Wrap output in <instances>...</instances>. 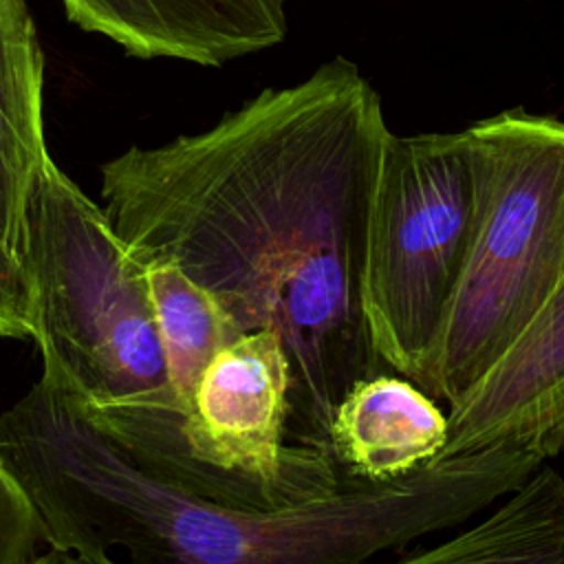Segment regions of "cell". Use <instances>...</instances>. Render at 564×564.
<instances>
[{
  "instance_id": "cell-9",
  "label": "cell",
  "mask_w": 564,
  "mask_h": 564,
  "mask_svg": "<svg viewBox=\"0 0 564 564\" xmlns=\"http://www.w3.org/2000/svg\"><path fill=\"white\" fill-rule=\"evenodd\" d=\"M44 57L26 0H0V223L24 238L29 192L48 154Z\"/></svg>"
},
{
  "instance_id": "cell-14",
  "label": "cell",
  "mask_w": 564,
  "mask_h": 564,
  "mask_svg": "<svg viewBox=\"0 0 564 564\" xmlns=\"http://www.w3.org/2000/svg\"><path fill=\"white\" fill-rule=\"evenodd\" d=\"M29 564H104V562H95V560H88V557L77 555V553L51 549L48 553L37 555V557H35L33 562H29Z\"/></svg>"
},
{
  "instance_id": "cell-10",
  "label": "cell",
  "mask_w": 564,
  "mask_h": 564,
  "mask_svg": "<svg viewBox=\"0 0 564 564\" xmlns=\"http://www.w3.org/2000/svg\"><path fill=\"white\" fill-rule=\"evenodd\" d=\"M392 564H564V476L540 465L478 522Z\"/></svg>"
},
{
  "instance_id": "cell-4",
  "label": "cell",
  "mask_w": 564,
  "mask_h": 564,
  "mask_svg": "<svg viewBox=\"0 0 564 564\" xmlns=\"http://www.w3.org/2000/svg\"><path fill=\"white\" fill-rule=\"evenodd\" d=\"M476 216V167L463 132H390L372 189L361 308L386 368L425 388Z\"/></svg>"
},
{
  "instance_id": "cell-8",
  "label": "cell",
  "mask_w": 564,
  "mask_h": 564,
  "mask_svg": "<svg viewBox=\"0 0 564 564\" xmlns=\"http://www.w3.org/2000/svg\"><path fill=\"white\" fill-rule=\"evenodd\" d=\"M447 443V412L401 375L359 379L337 403L328 445L348 480L386 482L436 460Z\"/></svg>"
},
{
  "instance_id": "cell-11",
  "label": "cell",
  "mask_w": 564,
  "mask_h": 564,
  "mask_svg": "<svg viewBox=\"0 0 564 564\" xmlns=\"http://www.w3.org/2000/svg\"><path fill=\"white\" fill-rule=\"evenodd\" d=\"M178 416L209 361L240 333L220 304L172 264H143Z\"/></svg>"
},
{
  "instance_id": "cell-13",
  "label": "cell",
  "mask_w": 564,
  "mask_h": 564,
  "mask_svg": "<svg viewBox=\"0 0 564 564\" xmlns=\"http://www.w3.org/2000/svg\"><path fill=\"white\" fill-rule=\"evenodd\" d=\"M31 289L24 238L0 223V337H31Z\"/></svg>"
},
{
  "instance_id": "cell-6",
  "label": "cell",
  "mask_w": 564,
  "mask_h": 564,
  "mask_svg": "<svg viewBox=\"0 0 564 564\" xmlns=\"http://www.w3.org/2000/svg\"><path fill=\"white\" fill-rule=\"evenodd\" d=\"M500 443L544 463L564 449V269L524 333L449 408L438 458Z\"/></svg>"
},
{
  "instance_id": "cell-2",
  "label": "cell",
  "mask_w": 564,
  "mask_h": 564,
  "mask_svg": "<svg viewBox=\"0 0 564 564\" xmlns=\"http://www.w3.org/2000/svg\"><path fill=\"white\" fill-rule=\"evenodd\" d=\"M24 267L42 370L90 412H176L145 267L51 154L26 200Z\"/></svg>"
},
{
  "instance_id": "cell-12",
  "label": "cell",
  "mask_w": 564,
  "mask_h": 564,
  "mask_svg": "<svg viewBox=\"0 0 564 564\" xmlns=\"http://www.w3.org/2000/svg\"><path fill=\"white\" fill-rule=\"evenodd\" d=\"M42 542L40 520L29 496L13 476L0 467V564L33 562Z\"/></svg>"
},
{
  "instance_id": "cell-1",
  "label": "cell",
  "mask_w": 564,
  "mask_h": 564,
  "mask_svg": "<svg viewBox=\"0 0 564 564\" xmlns=\"http://www.w3.org/2000/svg\"><path fill=\"white\" fill-rule=\"evenodd\" d=\"M388 137L377 90L337 57L205 132L101 165L104 212L141 264L183 271L240 333L280 337L289 438L326 454L341 397L386 368L366 328L361 271Z\"/></svg>"
},
{
  "instance_id": "cell-5",
  "label": "cell",
  "mask_w": 564,
  "mask_h": 564,
  "mask_svg": "<svg viewBox=\"0 0 564 564\" xmlns=\"http://www.w3.org/2000/svg\"><path fill=\"white\" fill-rule=\"evenodd\" d=\"M289 397L280 337L240 335L203 370L165 456L148 469L231 507L278 509L333 494L348 478L330 454L291 443Z\"/></svg>"
},
{
  "instance_id": "cell-3",
  "label": "cell",
  "mask_w": 564,
  "mask_h": 564,
  "mask_svg": "<svg viewBox=\"0 0 564 564\" xmlns=\"http://www.w3.org/2000/svg\"><path fill=\"white\" fill-rule=\"evenodd\" d=\"M465 134L476 216L423 388L449 408L524 333L564 269V121L507 110Z\"/></svg>"
},
{
  "instance_id": "cell-7",
  "label": "cell",
  "mask_w": 564,
  "mask_h": 564,
  "mask_svg": "<svg viewBox=\"0 0 564 564\" xmlns=\"http://www.w3.org/2000/svg\"><path fill=\"white\" fill-rule=\"evenodd\" d=\"M68 20L134 57L220 66L282 42V0H62Z\"/></svg>"
}]
</instances>
